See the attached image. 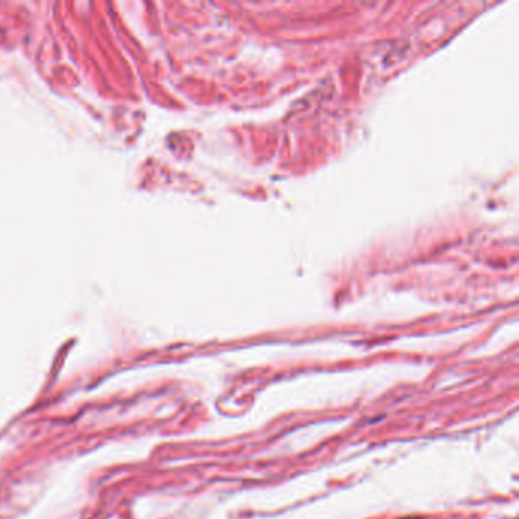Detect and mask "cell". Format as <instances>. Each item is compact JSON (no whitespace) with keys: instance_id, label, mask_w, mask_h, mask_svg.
I'll return each mask as SVG.
<instances>
[]
</instances>
